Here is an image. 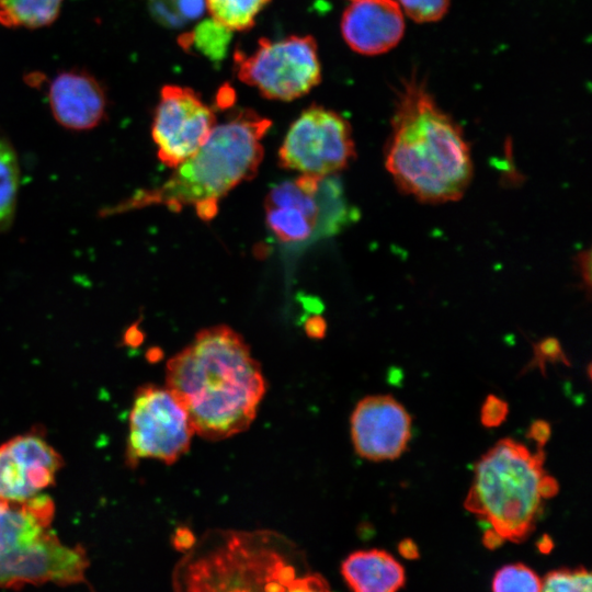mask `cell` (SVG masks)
<instances>
[{
  "instance_id": "obj_14",
  "label": "cell",
  "mask_w": 592,
  "mask_h": 592,
  "mask_svg": "<svg viewBox=\"0 0 592 592\" xmlns=\"http://www.w3.org/2000/svg\"><path fill=\"white\" fill-rule=\"evenodd\" d=\"M48 102L55 119L72 130H88L98 126L107 106L104 89L83 70L57 75L49 86Z\"/></svg>"
},
{
  "instance_id": "obj_5",
  "label": "cell",
  "mask_w": 592,
  "mask_h": 592,
  "mask_svg": "<svg viewBox=\"0 0 592 592\" xmlns=\"http://www.w3.org/2000/svg\"><path fill=\"white\" fill-rule=\"evenodd\" d=\"M235 67L241 81L271 100L300 98L321 79L317 44L311 36L262 38L250 55L236 52Z\"/></svg>"
},
{
  "instance_id": "obj_8",
  "label": "cell",
  "mask_w": 592,
  "mask_h": 592,
  "mask_svg": "<svg viewBox=\"0 0 592 592\" xmlns=\"http://www.w3.org/2000/svg\"><path fill=\"white\" fill-rule=\"evenodd\" d=\"M354 157L349 122L320 105H311L300 113L278 150L282 168L322 178L341 171Z\"/></svg>"
},
{
  "instance_id": "obj_26",
  "label": "cell",
  "mask_w": 592,
  "mask_h": 592,
  "mask_svg": "<svg viewBox=\"0 0 592 592\" xmlns=\"http://www.w3.org/2000/svg\"><path fill=\"white\" fill-rule=\"evenodd\" d=\"M591 580L583 568L554 570L542 581L540 592H591Z\"/></svg>"
},
{
  "instance_id": "obj_6",
  "label": "cell",
  "mask_w": 592,
  "mask_h": 592,
  "mask_svg": "<svg viewBox=\"0 0 592 592\" xmlns=\"http://www.w3.org/2000/svg\"><path fill=\"white\" fill-rule=\"evenodd\" d=\"M214 550L194 565L198 578L190 592H264L277 561L283 557L276 550L278 536L269 532H225L217 534Z\"/></svg>"
},
{
  "instance_id": "obj_30",
  "label": "cell",
  "mask_w": 592,
  "mask_h": 592,
  "mask_svg": "<svg viewBox=\"0 0 592 592\" xmlns=\"http://www.w3.org/2000/svg\"><path fill=\"white\" fill-rule=\"evenodd\" d=\"M550 435V424L545 420L534 421L527 431V437L532 439L539 448H543L547 444Z\"/></svg>"
},
{
  "instance_id": "obj_25",
  "label": "cell",
  "mask_w": 592,
  "mask_h": 592,
  "mask_svg": "<svg viewBox=\"0 0 592 592\" xmlns=\"http://www.w3.org/2000/svg\"><path fill=\"white\" fill-rule=\"evenodd\" d=\"M542 579L522 563H511L499 569L492 580V592H540Z\"/></svg>"
},
{
  "instance_id": "obj_7",
  "label": "cell",
  "mask_w": 592,
  "mask_h": 592,
  "mask_svg": "<svg viewBox=\"0 0 592 592\" xmlns=\"http://www.w3.org/2000/svg\"><path fill=\"white\" fill-rule=\"evenodd\" d=\"M127 463L153 458L175 463L191 445L194 429L179 399L167 387L144 385L129 412Z\"/></svg>"
},
{
  "instance_id": "obj_1",
  "label": "cell",
  "mask_w": 592,
  "mask_h": 592,
  "mask_svg": "<svg viewBox=\"0 0 592 592\" xmlns=\"http://www.w3.org/2000/svg\"><path fill=\"white\" fill-rule=\"evenodd\" d=\"M166 387L184 407L194 432L218 441L250 426L266 384L242 337L220 325L198 331L168 361Z\"/></svg>"
},
{
  "instance_id": "obj_12",
  "label": "cell",
  "mask_w": 592,
  "mask_h": 592,
  "mask_svg": "<svg viewBox=\"0 0 592 592\" xmlns=\"http://www.w3.org/2000/svg\"><path fill=\"white\" fill-rule=\"evenodd\" d=\"M59 454L38 434L29 433L0 445V499L21 502L55 481Z\"/></svg>"
},
{
  "instance_id": "obj_21",
  "label": "cell",
  "mask_w": 592,
  "mask_h": 592,
  "mask_svg": "<svg viewBox=\"0 0 592 592\" xmlns=\"http://www.w3.org/2000/svg\"><path fill=\"white\" fill-rule=\"evenodd\" d=\"M266 224L274 235L284 242L308 239L317 223L300 210L285 207H265Z\"/></svg>"
},
{
  "instance_id": "obj_3",
  "label": "cell",
  "mask_w": 592,
  "mask_h": 592,
  "mask_svg": "<svg viewBox=\"0 0 592 592\" xmlns=\"http://www.w3.org/2000/svg\"><path fill=\"white\" fill-rule=\"evenodd\" d=\"M271 122L251 110H240L215 125L206 141L175 168L158 190L145 193L129 204L163 203L171 209L186 204L218 201L235 186L252 179L263 159L261 139Z\"/></svg>"
},
{
  "instance_id": "obj_33",
  "label": "cell",
  "mask_w": 592,
  "mask_h": 592,
  "mask_svg": "<svg viewBox=\"0 0 592 592\" xmlns=\"http://www.w3.org/2000/svg\"><path fill=\"white\" fill-rule=\"evenodd\" d=\"M326 322L325 320L319 316L310 317L305 325L306 332L311 338H322L326 333Z\"/></svg>"
},
{
  "instance_id": "obj_28",
  "label": "cell",
  "mask_w": 592,
  "mask_h": 592,
  "mask_svg": "<svg viewBox=\"0 0 592 592\" xmlns=\"http://www.w3.org/2000/svg\"><path fill=\"white\" fill-rule=\"evenodd\" d=\"M546 362H561L569 365L559 341L555 338H545L534 344V357L528 366H537L544 371Z\"/></svg>"
},
{
  "instance_id": "obj_18",
  "label": "cell",
  "mask_w": 592,
  "mask_h": 592,
  "mask_svg": "<svg viewBox=\"0 0 592 592\" xmlns=\"http://www.w3.org/2000/svg\"><path fill=\"white\" fill-rule=\"evenodd\" d=\"M20 186V164L11 143L0 138V231L12 225Z\"/></svg>"
},
{
  "instance_id": "obj_24",
  "label": "cell",
  "mask_w": 592,
  "mask_h": 592,
  "mask_svg": "<svg viewBox=\"0 0 592 592\" xmlns=\"http://www.w3.org/2000/svg\"><path fill=\"white\" fill-rule=\"evenodd\" d=\"M152 16L162 25L179 27L203 15L205 0H149Z\"/></svg>"
},
{
  "instance_id": "obj_23",
  "label": "cell",
  "mask_w": 592,
  "mask_h": 592,
  "mask_svg": "<svg viewBox=\"0 0 592 592\" xmlns=\"http://www.w3.org/2000/svg\"><path fill=\"white\" fill-rule=\"evenodd\" d=\"M265 207H285L300 210L317 223L320 218L316 194L301 189L295 180L284 181L273 186L266 195Z\"/></svg>"
},
{
  "instance_id": "obj_17",
  "label": "cell",
  "mask_w": 592,
  "mask_h": 592,
  "mask_svg": "<svg viewBox=\"0 0 592 592\" xmlns=\"http://www.w3.org/2000/svg\"><path fill=\"white\" fill-rule=\"evenodd\" d=\"M64 0H0V24L8 27H41L53 23Z\"/></svg>"
},
{
  "instance_id": "obj_35",
  "label": "cell",
  "mask_w": 592,
  "mask_h": 592,
  "mask_svg": "<svg viewBox=\"0 0 592 592\" xmlns=\"http://www.w3.org/2000/svg\"><path fill=\"white\" fill-rule=\"evenodd\" d=\"M399 550L406 558H415L418 556L415 543L408 538L400 542Z\"/></svg>"
},
{
  "instance_id": "obj_34",
  "label": "cell",
  "mask_w": 592,
  "mask_h": 592,
  "mask_svg": "<svg viewBox=\"0 0 592 592\" xmlns=\"http://www.w3.org/2000/svg\"><path fill=\"white\" fill-rule=\"evenodd\" d=\"M217 202L218 201L208 200V201H204L196 204L195 206H196L198 216L202 219H206V220L212 219L217 212Z\"/></svg>"
},
{
  "instance_id": "obj_9",
  "label": "cell",
  "mask_w": 592,
  "mask_h": 592,
  "mask_svg": "<svg viewBox=\"0 0 592 592\" xmlns=\"http://www.w3.org/2000/svg\"><path fill=\"white\" fill-rule=\"evenodd\" d=\"M215 123L213 110L192 89L163 87L151 127L158 159L175 169L201 148Z\"/></svg>"
},
{
  "instance_id": "obj_4",
  "label": "cell",
  "mask_w": 592,
  "mask_h": 592,
  "mask_svg": "<svg viewBox=\"0 0 592 592\" xmlns=\"http://www.w3.org/2000/svg\"><path fill=\"white\" fill-rule=\"evenodd\" d=\"M545 453H532L512 439L497 442L475 465L465 508L502 539L521 542L534 530L542 511L538 486Z\"/></svg>"
},
{
  "instance_id": "obj_36",
  "label": "cell",
  "mask_w": 592,
  "mask_h": 592,
  "mask_svg": "<svg viewBox=\"0 0 592 592\" xmlns=\"http://www.w3.org/2000/svg\"><path fill=\"white\" fill-rule=\"evenodd\" d=\"M174 543L179 548L189 547L193 543V535L187 530H178Z\"/></svg>"
},
{
  "instance_id": "obj_15",
  "label": "cell",
  "mask_w": 592,
  "mask_h": 592,
  "mask_svg": "<svg viewBox=\"0 0 592 592\" xmlns=\"http://www.w3.org/2000/svg\"><path fill=\"white\" fill-rule=\"evenodd\" d=\"M54 502L46 494L15 502L0 499V555L25 548L48 530Z\"/></svg>"
},
{
  "instance_id": "obj_2",
  "label": "cell",
  "mask_w": 592,
  "mask_h": 592,
  "mask_svg": "<svg viewBox=\"0 0 592 592\" xmlns=\"http://www.w3.org/2000/svg\"><path fill=\"white\" fill-rule=\"evenodd\" d=\"M385 166L399 190L423 203L459 200L474 173L459 125L411 79L398 93Z\"/></svg>"
},
{
  "instance_id": "obj_31",
  "label": "cell",
  "mask_w": 592,
  "mask_h": 592,
  "mask_svg": "<svg viewBox=\"0 0 592 592\" xmlns=\"http://www.w3.org/2000/svg\"><path fill=\"white\" fill-rule=\"evenodd\" d=\"M576 263L580 280L585 286V291L590 292L591 287V251L590 249L579 252L576 257Z\"/></svg>"
},
{
  "instance_id": "obj_27",
  "label": "cell",
  "mask_w": 592,
  "mask_h": 592,
  "mask_svg": "<svg viewBox=\"0 0 592 592\" xmlns=\"http://www.w3.org/2000/svg\"><path fill=\"white\" fill-rule=\"evenodd\" d=\"M398 4L415 22H435L446 13L449 0H399Z\"/></svg>"
},
{
  "instance_id": "obj_29",
  "label": "cell",
  "mask_w": 592,
  "mask_h": 592,
  "mask_svg": "<svg viewBox=\"0 0 592 592\" xmlns=\"http://www.w3.org/2000/svg\"><path fill=\"white\" fill-rule=\"evenodd\" d=\"M509 413L508 403L496 395H488L481 406L480 422L492 429L499 426Z\"/></svg>"
},
{
  "instance_id": "obj_22",
  "label": "cell",
  "mask_w": 592,
  "mask_h": 592,
  "mask_svg": "<svg viewBox=\"0 0 592 592\" xmlns=\"http://www.w3.org/2000/svg\"><path fill=\"white\" fill-rule=\"evenodd\" d=\"M264 592H332L327 581L318 573L298 576L296 569L284 557L277 562Z\"/></svg>"
},
{
  "instance_id": "obj_16",
  "label": "cell",
  "mask_w": 592,
  "mask_h": 592,
  "mask_svg": "<svg viewBox=\"0 0 592 592\" xmlns=\"http://www.w3.org/2000/svg\"><path fill=\"white\" fill-rule=\"evenodd\" d=\"M341 573L352 592H398L405 584V569L385 550L365 549L350 554Z\"/></svg>"
},
{
  "instance_id": "obj_10",
  "label": "cell",
  "mask_w": 592,
  "mask_h": 592,
  "mask_svg": "<svg viewBox=\"0 0 592 592\" xmlns=\"http://www.w3.org/2000/svg\"><path fill=\"white\" fill-rule=\"evenodd\" d=\"M88 565L87 554L80 546L64 545L48 530L31 546L0 555V588L79 583L84 580Z\"/></svg>"
},
{
  "instance_id": "obj_32",
  "label": "cell",
  "mask_w": 592,
  "mask_h": 592,
  "mask_svg": "<svg viewBox=\"0 0 592 592\" xmlns=\"http://www.w3.org/2000/svg\"><path fill=\"white\" fill-rule=\"evenodd\" d=\"M538 491L543 500L550 499L559 491L558 481L555 477L545 473L540 478Z\"/></svg>"
},
{
  "instance_id": "obj_11",
  "label": "cell",
  "mask_w": 592,
  "mask_h": 592,
  "mask_svg": "<svg viewBox=\"0 0 592 592\" xmlns=\"http://www.w3.org/2000/svg\"><path fill=\"white\" fill-rule=\"evenodd\" d=\"M350 423L356 454L372 462L400 457L411 439V415L389 395L361 399L352 412Z\"/></svg>"
},
{
  "instance_id": "obj_20",
  "label": "cell",
  "mask_w": 592,
  "mask_h": 592,
  "mask_svg": "<svg viewBox=\"0 0 592 592\" xmlns=\"http://www.w3.org/2000/svg\"><path fill=\"white\" fill-rule=\"evenodd\" d=\"M212 19L231 31L248 30L270 0H205Z\"/></svg>"
},
{
  "instance_id": "obj_13",
  "label": "cell",
  "mask_w": 592,
  "mask_h": 592,
  "mask_svg": "<svg viewBox=\"0 0 592 592\" xmlns=\"http://www.w3.org/2000/svg\"><path fill=\"white\" fill-rule=\"evenodd\" d=\"M341 32L356 53H386L403 36L402 9L394 0H353L342 15Z\"/></svg>"
},
{
  "instance_id": "obj_19",
  "label": "cell",
  "mask_w": 592,
  "mask_h": 592,
  "mask_svg": "<svg viewBox=\"0 0 592 592\" xmlns=\"http://www.w3.org/2000/svg\"><path fill=\"white\" fill-rule=\"evenodd\" d=\"M231 30L214 19L201 22L196 27L180 38L184 48L194 47L212 61H220L231 39Z\"/></svg>"
}]
</instances>
